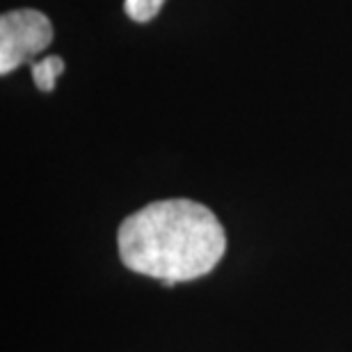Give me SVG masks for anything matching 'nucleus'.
<instances>
[{
  "label": "nucleus",
  "instance_id": "nucleus-1",
  "mask_svg": "<svg viewBox=\"0 0 352 352\" xmlns=\"http://www.w3.org/2000/svg\"><path fill=\"white\" fill-rule=\"evenodd\" d=\"M117 248L129 270L174 286L213 270L227 250V234L204 204L163 199L126 217L117 231Z\"/></svg>",
  "mask_w": 352,
  "mask_h": 352
},
{
  "label": "nucleus",
  "instance_id": "nucleus-2",
  "mask_svg": "<svg viewBox=\"0 0 352 352\" xmlns=\"http://www.w3.org/2000/svg\"><path fill=\"white\" fill-rule=\"evenodd\" d=\"M53 41V25L37 10H12L0 16V74L7 76L46 51Z\"/></svg>",
  "mask_w": 352,
  "mask_h": 352
},
{
  "label": "nucleus",
  "instance_id": "nucleus-3",
  "mask_svg": "<svg viewBox=\"0 0 352 352\" xmlns=\"http://www.w3.org/2000/svg\"><path fill=\"white\" fill-rule=\"evenodd\" d=\"M32 78L34 85H37L41 91H53L55 82L62 74H65V60L60 55H48L41 62H32Z\"/></svg>",
  "mask_w": 352,
  "mask_h": 352
},
{
  "label": "nucleus",
  "instance_id": "nucleus-4",
  "mask_svg": "<svg viewBox=\"0 0 352 352\" xmlns=\"http://www.w3.org/2000/svg\"><path fill=\"white\" fill-rule=\"evenodd\" d=\"M163 3L165 0H124V12L138 23H146V21L156 19Z\"/></svg>",
  "mask_w": 352,
  "mask_h": 352
}]
</instances>
